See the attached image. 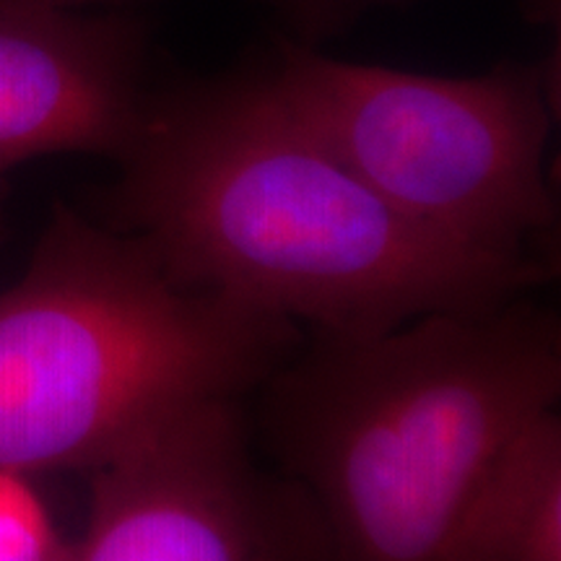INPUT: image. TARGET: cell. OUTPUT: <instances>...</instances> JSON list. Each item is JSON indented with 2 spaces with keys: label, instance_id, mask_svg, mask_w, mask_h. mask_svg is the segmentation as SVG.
<instances>
[{
  "label": "cell",
  "instance_id": "cell-4",
  "mask_svg": "<svg viewBox=\"0 0 561 561\" xmlns=\"http://www.w3.org/2000/svg\"><path fill=\"white\" fill-rule=\"evenodd\" d=\"M271 89L398 214L460 248L533 255L557 203L533 76L439 79L291 53Z\"/></svg>",
  "mask_w": 561,
  "mask_h": 561
},
{
  "label": "cell",
  "instance_id": "cell-10",
  "mask_svg": "<svg viewBox=\"0 0 561 561\" xmlns=\"http://www.w3.org/2000/svg\"><path fill=\"white\" fill-rule=\"evenodd\" d=\"M0 237H3V180H0Z\"/></svg>",
  "mask_w": 561,
  "mask_h": 561
},
{
  "label": "cell",
  "instance_id": "cell-7",
  "mask_svg": "<svg viewBox=\"0 0 561 561\" xmlns=\"http://www.w3.org/2000/svg\"><path fill=\"white\" fill-rule=\"evenodd\" d=\"M450 561H561V419L546 411L494 462Z\"/></svg>",
  "mask_w": 561,
  "mask_h": 561
},
{
  "label": "cell",
  "instance_id": "cell-6",
  "mask_svg": "<svg viewBox=\"0 0 561 561\" xmlns=\"http://www.w3.org/2000/svg\"><path fill=\"white\" fill-rule=\"evenodd\" d=\"M149 107L136 26L0 0V178L47 153L123 159Z\"/></svg>",
  "mask_w": 561,
  "mask_h": 561
},
{
  "label": "cell",
  "instance_id": "cell-2",
  "mask_svg": "<svg viewBox=\"0 0 561 561\" xmlns=\"http://www.w3.org/2000/svg\"><path fill=\"white\" fill-rule=\"evenodd\" d=\"M265 426L331 561H450L494 462L561 396L557 314L512 299L325 335L268 377Z\"/></svg>",
  "mask_w": 561,
  "mask_h": 561
},
{
  "label": "cell",
  "instance_id": "cell-9",
  "mask_svg": "<svg viewBox=\"0 0 561 561\" xmlns=\"http://www.w3.org/2000/svg\"><path fill=\"white\" fill-rule=\"evenodd\" d=\"M11 3H34V5H50V9L76 11L91 3H104V0H11Z\"/></svg>",
  "mask_w": 561,
  "mask_h": 561
},
{
  "label": "cell",
  "instance_id": "cell-3",
  "mask_svg": "<svg viewBox=\"0 0 561 561\" xmlns=\"http://www.w3.org/2000/svg\"><path fill=\"white\" fill-rule=\"evenodd\" d=\"M297 351L291 320L174 280L138 237L55 210L0 291V471H96Z\"/></svg>",
  "mask_w": 561,
  "mask_h": 561
},
{
  "label": "cell",
  "instance_id": "cell-8",
  "mask_svg": "<svg viewBox=\"0 0 561 561\" xmlns=\"http://www.w3.org/2000/svg\"><path fill=\"white\" fill-rule=\"evenodd\" d=\"M73 543L60 536L30 476L0 471V561H70Z\"/></svg>",
  "mask_w": 561,
  "mask_h": 561
},
{
  "label": "cell",
  "instance_id": "cell-5",
  "mask_svg": "<svg viewBox=\"0 0 561 561\" xmlns=\"http://www.w3.org/2000/svg\"><path fill=\"white\" fill-rule=\"evenodd\" d=\"M70 561H331V549L307 491L257 466L237 401H221L91 471Z\"/></svg>",
  "mask_w": 561,
  "mask_h": 561
},
{
  "label": "cell",
  "instance_id": "cell-1",
  "mask_svg": "<svg viewBox=\"0 0 561 561\" xmlns=\"http://www.w3.org/2000/svg\"><path fill=\"white\" fill-rule=\"evenodd\" d=\"M110 193L112 229L174 280L325 335L479 312L549 278L533 255L442 240L356 178L268 81L153 102Z\"/></svg>",
  "mask_w": 561,
  "mask_h": 561
}]
</instances>
